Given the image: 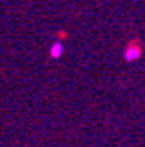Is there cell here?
I'll list each match as a JSON object with an SVG mask.
<instances>
[{"label":"cell","instance_id":"6da1fadb","mask_svg":"<svg viewBox=\"0 0 145 147\" xmlns=\"http://www.w3.org/2000/svg\"><path fill=\"white\" fill-rule=\"evenodd\" d=\"M63 54H64V45H63V42H61V41H55V42H52V45L49 47V55H51V58L58 60V58L63 57Z\"/></svg>","mask_w":145,"mask_h":147},{"label":"cell","instance_id":"7a4b0ae2","mask_svg":"<svg viewBox=\"0 0 145 147\" xmlns=\"http://www.w3.org/2000/svg\"><path fill=\"white\" fill-rule=\"evenodd\" d=\"M141 57V50L138 47H129L125 51V60L126 61H136Z\"/></svg>","mask_w":145,"mask_h":147}]
</instances>
